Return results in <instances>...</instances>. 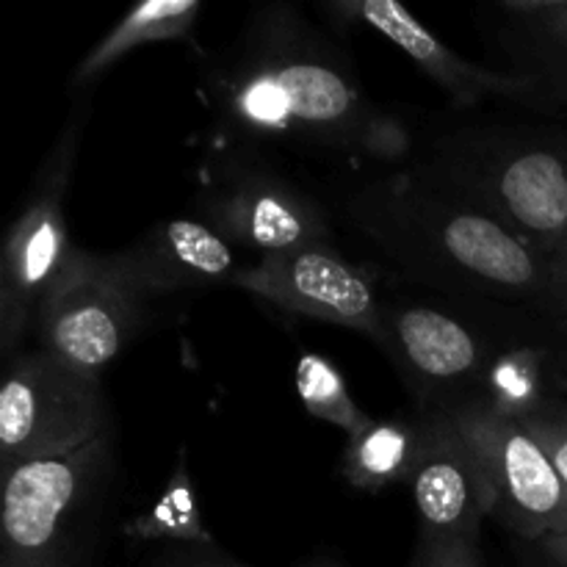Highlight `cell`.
Segmentation results:
<instances>
[{
	"instance_id": "8992f818",
	"label": "cell",
	"mask_w": 567,
	"mask_h": 567,
	"mask_svg": "<svg viewBox=\"0 0 567 567\" xmlns=\"http://www.w3.org/2000/svg\"><path fill=\"white\" fill-rule=\"evenodd\" d=\"M83 116L86 109L78 105L6 233L0 252V352L6 358H14L28 332H33L39 305L78 249L70 238L66 194L81 150Z\"/></svg>"
},
{
	"instance_id": "603a6c76",
	"label": "cell",
	"mask_w": 567,
	"mask_h": 567,
	"mask_svg": "<svg viewBox=\"0 0 567 567\" xmlns=\"http://www.w3.org/2000/svg\"><path fill=\"white\" fill-rule=\"evenodd\" d=\"M535 546L548 567H567V535H551Z\"/></svg>"
},
{
	"instance_id": "ba28073f",
	"label": "cell",
	"mask_w": 567,
	"mask_h": 567,
	"mask_svg": "<svg viewBox=\"0 0 567 567\" xmlns=\"http://www.w3.org/2000/svg\"><path fill=\"white\" fill-rule=\"evenodd\" d=\"M144 297L120 255L78 247L33 319L39 349L97 374L120 358L144 319Z\"/></svg>"
},
{
	"instance_id": "3957f363",
	"label": "cell",
	"mask_w": 567,
	"mask_h": 567,
	"mask_svg": "<svg viewBox=\"0 0 567 567\" xmlns=\"http://www.w3.org/2000/svg\"><path fill=\"white\" fill-rule=\"evenodd\" d=\"M421 166L557 266L567 238V131L504 122L454 127L432 138Z\"/></svg>"
},
{
	"instance_id": "5b68a950",
	"label": "cell",
	"mask_w": 567,
	"mask_h": 567,
	"mask_svg": "<svg viewBox=\"0 0 567 567\" xmlns=\"http://www.w3.org/2000/svg\"><path fill=\"white\" fill-rule=\"evenodd\" d=\"M111 480V432L70 457L3 471L0 567H89Z\"/></svg>"
},
{
	"instance_id": "4fadbf2b",
	"label": "cell",
	"mask_w": 567,
	"mask_h": 567,
	"mask_svg": "<svg viewBox=\"0 0 567 567\" xmlns=\"http://www.w3.org/2000/svg\"><path fill=\"white\" fill-rule=\"evenodd\" d=\"M426 449L410 480L419 543H480L482 520L493 513L491 487L468 437L446 410H426Z\"/></svg>"
},
{
	"instance_id": "ffe728a7",
	"label": "cell",
	"mask_w": 567,
	"mask_h": 567,
	"mask_svg": "<svg viewBox=\"0 0 567 567\" xmlns=\"http://www.w3.org/2000/svg\"><path fill=\"white\" fill-rule=\"evenodd\" d=\"M524 426L540 441V446L546 449V454L557 465L559 476H563L567 485V399L551 404L543 413L532 415L529 421H524Z\"/></svg>"
},
{
	"instance_id": "d6986e66",
	"label": "cell",
	"mask_w": 567,
	"mask_h": 567,
	"mask_svg": "<svg viewBox=\"0 0 567 567\" xmlns=\"http://www.w3.org/2000/svg\"><path fill=\"white\" fill-rule=\"evenodd\" d=\"M293 380H297L299 402L305 404V410H308L313 419L347 432V437L360 435V432L374 421L358 402H354L341 371H338L330 360L321 358L319 352L299 354L297 377H293Z\"/></svg>"
},
{
	"instance_id": "cb8c5ba5",
	"label": "cell",
	"mask_w": 567,
	"mask_h": 567,
	"mask_svg": "<svg viewBox=\"0 0 567 567\" xmlns=\"http://www.w3.org/2000/svg\"><path fill=\"white\" fill-rule=\"evenodd\" d=\"M557 271L559 277H563V282L567 286V238L563 244V249H559V258H557Z\"/></svg>"
},
{
	"instance_id": "277c9868",
	"label": "cell",
	"mask_w": 567,
	"mask_h": 567,
	"mask_svg": "<svg viewBox=\"0 0 567 567\" xmlns=\"http://www.w3.org/2000/svg\"><path fill=\"white\" fill-rule=\"evenodd\" d=\"M535 316L546 313L432 291L430 297H385L371 341L385 352L421 410H457L474 402L498 349Z\"/></svg>"
},
{
	"instance_id": "8fae6325",
	"label": "cell",
	"mask_w": 567,
	"mask_h": 567,
	"mask_svg": "<svg viewBox=\"0 0 567 567\" xmlns=\"http://www.w3.org/2000/svg\"><path fill=\"white\" fill-rule=\"evenodd\" d=\"M233 288L252 293L286 313L347 327L374 338L385 297L365 266L352 264L336 241H316L264 255L244 266Z\"/></svg>"
},
{
	"instance_id": "30bf717a",
	"label": "cell",
	"mask_w": 567,
	"mask_h": 567,
	"mask_svg": "<svg viewBox=\"0 0 567 567\" xmlns=\"http://www.w3.org/2000/svg\"><path fill=\"white\" fill-rule=\"evenodd\" d=\"M474 446L493 498V518L529 543L567 535V485L524 424L476 404L446 410Z\"/></svg>"
},
{
	"instance_id": "7402d4cb",
	"label": "cell",
	"mask_w": 567,
	"mask_h": 567,
	"mask_svg": "<svg viewBox=\"0 0 567 567\" xmlns=\"http://www.w3.org/2000/svg\"><path fill=\"white\" fill-rule=\"evenodd\" d=\"M150 567H249L230 554L221 551L216 543L208 546H169Z\"/></svg>"
},
{
	"instance_id": "484cf974",
	"label": "cell",
	"mask_w": 567,
	"mask_h": 567,
	"mask_svg": "<svg viewBox=\"0 0 567 567\" xmlns=\"http://www.w3.org/2000/svg\"><path fill=\"white\" fill-rule=\"evenodd\" d=\"M559 111H565V114H567V100H565V103H563V109H559Z\"/></svg>"
},
{
	"instance_id": "e0dca14e",
	"label": "cell",
	"mask_w": 567,
	"mask_h": 567,
	"mask_svg": "<svg viewBox=\"0 0 567 567\" xmlns=\"http://www.w3.org/2000/svg\"><path fill=\"white\" fill-rule=\"evenodd\" d=\"M203 14V0H144L127 11L86 53L72 75V89L89 86L111 70L116 61L147 44L177 42L194 31Z\"/></svg>"
},
{
	"instance_id": "5bb4252c",
	"label": "cell",
	"mask_w": 567,
	"mask_h": 567,
	"mask_svg": "<svg viewBox=\"0 0 567 567\" xmlns=\"http://www.w3.org/2000/svg\"><path fill=\"white\" fill-rule=\"evenodd\" d=\"M116 255L147 299L233 286L244 271L236 247L205 219L188 216L153 221Z\"/></svg>"
},
{
	"instance_id": "ac0fdd59",
	"label": "cell",
	"mask_w": 567,
	"mask_h": 567,
	"mask_svg": "<svg viewBox=\"0 0 567 567\" xmlns=\"http://www.w3.org/2000/svg\"><path fill=\"white\" fill-rule=\"evenodd\" d=\"M133 543H169V546H208L214 543L203 518L197 487L186 468V452H181L175 471L147 513L125 524Z\"/></svg>"
},
{
	"instance_id": "d4e9b609",
	"label": "cell",
	"mask_w": 567,
	"mask_h": 567,
	"mask_svg": "<svg viewBox=\"0 0 567 567\" xmlns=\"http://www.w3.org/2000/svg\"><path fill=\"white\" fill-rule=\"evenodd\" d=\"M299 567H343V565H338L336 559L321 557V559H310V563H305V565H299Z\"/></svg>"
},
{
	"instance_id": "7a4b0ae2",
	"label": "cell",
	"mask_w": 567,
	"mask_h": 567,
	"mask_svg": "<svg viewBox=\"0 0 567 567\" xmlns=\"http://www.w3.org/2000/svg\"><path fill=\"white\" fill-rule=\"evenodd\" d=\"M347 214L426 291L567 319L557 266L421 164L365 183L347 199Z\"/></svg>"
},
{
	"instance_id": "9a60e30c",
	"label": "cell",
	"mask_w": 567,
	"mask_h": 567,
	"mask_svg": "<svg viewBox=\"0 0 567 567\" xmlns=\"http://www.w3.org/2000/svg\"><path fill=\"white\" fill-rule=\"evenodd\" d=\"M430 413L374 419L360 435L349 437L341 457V476L349 487L382 493L393 485H410L426 449Z\"/></svg>"
},
{
	"instance_id": "52a82bcc",
	"label": "cell",
	"mask_w": 567,
	"mask_h": 567,
	"mask_svg": "<svg viewBox=\"0 0 567 567\" xmlns=\"http://www.w3.org/2000/svg\"><path fill=\"white\" fill-rule=\"evenodd\" d=\"M111 432V408L97 374L53 354L17 352L0 391V471L61 460Z\"/></svg>"
},
{
	"instance_id": "2e32d148",
	"label": "cell",
	"mask_w": 567,
	"mask_h": 567,
	"mask_svg": "<svg viewBox=\"0 0 567 567\" xmlns=\"http://www.w3.org/2000/svg\"><path fill=\"white\" fill-rule=\"evenodd\" d=\"M502 42L515 72L537 78L563 109L567 100V0H504Z\"/></svg>"
},
{
	"instance_id": "6da1fadb",
	"label": "cell",
	"mask_w": 567,
	"mask_h": 567,
	"mask_svg": "<svg viewBox=\"0 0 567 567\" xmlns=\"http://www.w3.org/2000/svg\"><path fill=\"white\" fill-rule=\"evenodd\" d=\"M221 131L238 142L402 158L408 127L365 97L352 64L291 6H266L210 75Z\"/></svg>"
},
{
	"instance_id": "44dd1931",
	"label": "cell",
	"mask_w": 567,
	"mask_h": 567,
	"mask_svg": "<svg viewBox=\"0 0 567 567\" xmlns=\"http://www.w3.org/2000/svg\"><path fill=\"white\" fill-rule=\"evenodd\" d=\"M413 567H485V563H482L480 543L443 540L419 543Z\"/></svg>"
},
{
	"instance_id": "7c38bea8",
	"label": "cell",
	"mask_w": 567,
	"mask_h": 567,
	"mask_svg": "<svg viewBox=\"0 0 567 567\" xmlns=\"http://www.w3.org/2000/svg\"><path fill=\"white\" fill-rule=\"evenodd\" d=\"M327 14L338 28L380 31L419 66V72H424L463 109L487 103V100H504V103H518L535 111H559L554 94L537 78L515 70H487L463 59L396 0H338L327 6Z\"/></svg>"
},
{
	"instance_id": "9c48e42d",
	"label": "cell",
	"mask_w": 567,
	"mask_h": 567,
	"mask_svg": "<svg viewBox=\"0 0 567 567\" xmlns=\"http://www.w3.org/2000/svg\"><path fill=\"white\" fill-rule=\"evenodd\" d=\"M199 219L233 247L264 255L316 241H336L327 210L313 194L275 166L247 155H227L203 172Z\"/></svg>"
}]
</instances>
